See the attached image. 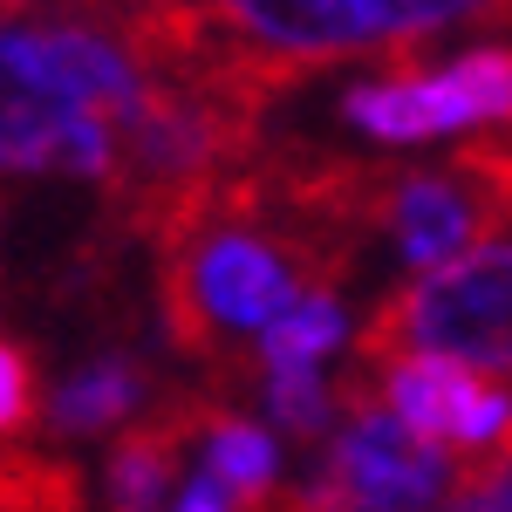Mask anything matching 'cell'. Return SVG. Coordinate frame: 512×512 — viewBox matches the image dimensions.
<instances>
[{"mask_svg":"<svg viewBox=\"0 0 512 512\" xmlns=\"http://www.w3.org/2000/svg\"><path fill=\"white\" fill-rule=\"evenodd\" d=\"M506 451H478V458H465L458 472H451V485H444V499H437L431 512H506Z\"/></svg>","mask_w":512,"mask_h":512,"instance_id":"cell-16","label":"cell"},{"mask_svg":"<svg viewBox=\"0 0 512 512\" xmlns=\"http://www.w3.org/2000/svg\"><path fill=\"white\" fill-rule=\"evenodd\" d=\"M103 7H171V0H76V14H103Z\"/></svg>","mask_w":512,"mask_h":512,"instance_id":"cell-18","label":"cell"},{"mask_svg":"<svg viewBox=\"0 0 512 512\" xmlns=\"http://www.w3.org/2000/svg\"><path fill=\"white\" fill-rule=\"evenodd\" d=\"M7 14H35V7H76V0H0Z\"/></svg>","mask_w":512,"mask_h":512,"instance_id":"cell-19","label":"cell"},{"mask_svg":"<svg viewBox=\"0 0 512 512\" xmlns=\"http://www.w3.org/2000/svg\"><path fill=\"white\" fill-rule=\"evenodd\" d=\"M198 403L205 396L171 390L144 417H123L117 424L123 437H117V451H110V465H103V499H110V512H164L171 485H178V465L192 458Z\"/></svg>","mask_w":512,"mask_h":512,"instance_id":"cell-9","label":"cell"},{"mask_svg":"<svg viewBox=\"0 0 512 512\" xmlns=\"http://www.w3.org/2000/svg\"><path fill=\"white\" fill-rule=\"evenodd\" d=\"M253 383L267 390V410H274L280 431L294 437L335 431V390L321 383V369H308V362H253Z\"/></svg>","mask_w":512,"mask_h":512,"instance_id":"cell-14","label":"cell"},{"mask_svg":"<svg viewBox=\"0 0 512 512\" xmlns=\"http://www.w3.org/2000/svg\"><path fill=\"white\" fill-rule=\"evenodd\" d=\"M144 396H151L144 362H130V355H96L89 369L69 376V390L55 396V424H62L69 437L117 431L123 417H137V410H144Z\"/></svg>","mask_w":512,"mask_h":512,"instance_id":"cell-11","label":"cell"},{"mask_svg":"<svg viewBox=\"0 0 512 512\" xmlns=\"http://www.w3.org/2000/svg\"><path fill=\"white\" fill-rule=\"evenodd\" d=\"M219 35L239 48V62L274 89H294L315 69L383 55L362 0H205Z\"/></svg>","mask_w":512,"mask_h":512,"instance_id":"cell-5","label":"cell"},{"mask_svg":"<svg viewBox=\"0 0 512 512\" xmlns=\"http://www.w3.org/2000/svg\"><path fill=\"white\" fill-rule=\"evenodd\" d=\"M192 451L205 458V472H212L239 499V512H260L280 492V451H274V437L260 431L253 417L226 410L219 396H205V403H198Z\"/></svg>","mask_w":512,"mask_h":512,"instance_id":"cell-10","label":"cell"},{"mask_svg":"<svg viewBox=\"0 0 512 512\" xmlns=\"http://www.w3.org/2000/svg\"><path fill=\"white\" fill-rule=\"evenodd\" d=\"M342 335H349V321H342L335 287H301V294L260 328L253 362H308V369H321V355L342 349Z\"/></svg>","mask_w":512,"mask_h":512,"instance_id":"cell-12","label":"cell"},{"mask_svg":"<svg viewBox=\"0 0 512 512\" xmlns=\"http://www.w3.org/2000/svg\"><path fill=\"white\" fill-rule=\"evenodd\" d=\"M110 164V123L76 110L0 28V171H89Z\"/></svg>","mask_w":512,"mask_h":512,"instance_id":"cell-7","label":"cell"},{"mask_svg":"<svg viewBox=\"0 0 512 512\" xmlns=\"http://www.w3.org/2000/svg\"><path fill=\"white\" fill-rule=\"evenodd\" d=\"M506 294H512L506 233L478 239L472 253H458L444 267H417L355 328V369H383L396 355H451V362L506 376V355H512Z\"/></svg>","mask_w":512,"mask_h":512,"instance_id":"cell-1","label":"cell"},{"mask_svg":"<svg viewBox=\"0 0 512 512\" xmlns=\"http://www.w3.org/2000/svg\"><path fill=\"white\" fill-rule=\"evenodd\" d=\"M41 417V383H35V362L14 335H0V444L21 431H35Z\"/></svg>","mask_w":512,"mask_h":512,"instance_id":"cell-15","label":"cell"},{"mask_svg":"<svg viewBox=\"0 0 512 512\" xmlns=\"http://www.w3.org/2000/svg\"><path fill=\"white\" fill-rule=\"evenodd\" d=\"M512 96V55L478 41L458 62L431 69L424 55H383V76L349 89V123L383 137V144H431V137H465L485 123H506Z\"/></svg>","mask_w":512,"mask_h":512,"instance_id":"cell-4","label":"cell"},{"mask_svg":"<svg viewBox=\"0 0 512 512\" xmlns=\"http://www.w3.org/2000/svg\"><path fill=\"white\" fill-rule=\"evenodd\" d=\"M14 48H21L76 110H89V117H103V123H117L123 110H130V96H137V55L123 48V35L103 14L14 28Z\"/></svg>","mask_w":512,"mask_h":512,"instance_id":"cell-8","label":"cell"},{"mask_svg":"<svg viewBox=\"0 0 512 512\" xmlns=\"http://www.w3.org/2000/svg\"><path fill=\"white\" fill-rule=\"evenodd\" d=\"M506 185V123H485V130H465L458 158L376 171V226H390L410 274L444 267L472 253L478 239L506 233Z\"/></svg>","mask_w":512,"mask_h":512,"instance_id":"cell-2","label":"cell"},{"mask_svg":"<svg viewBox=\"0 0 512 512\" xmlns=\"http://www.w3.org/2000/svg\"><path fill=\"white\" fill-rule=\"evenodd\" d=\"M335 417L342 431L315 465V485L294 492L308 512H431L451 485V451H437L376 396V383L355 369L335 383Z\"/></svg>","mask_w":512,"mask_h":512,"instance_id":"cell-3","label":"cell"},{"mask_svg":"<svg viewBox=\"0 0 512 512\" xmlns=\"http://www.w3.org/2000/svg\"><path fill=\"white\" fill-rule=\"evenodd\" d=\"M260 512H308V506H301L294 492H274V499H267V506H260Z\"/></svg>","mask_w":512,"mask_h":512,"instance_id":"cell-20","label":"cell"},{"mask_svg":"<svg viewBox=\"0 0 512 512\" xmlns=\"http://www.w3.org/2000/svg\"><path fill=\"white\" fill-rule=\"evenodd\" d=\"M369 28L383 41V55H424V41L465 21H499L506 0H362Z\"/></svg>","mask_w":512,"mask_h":512,"instance_id":"cell-13","label":"cell"},{"mask_svg":"<svg viewBox=\"0 0 512 512\" xmlns=\"http://www.w3.org/2000/svg\"><path fill=\"white\" fill-rule=\"evenodd\" d=\"M362 376L437 451H451V458L506 451V376L451 362V355H396V362L362 369Z\"/></svg>","mask_w":512,"mask_h":512,"instance_id":"cell-6","label":"cell"},{"mask_svg":"<svg viewBox=\"0 0 512 512\" xmlns=\"http://www.w3.org/2000/svg\"><path fill=\"white\" fill-rule=\"evenodd\" d=\"M164 506L171 512H239V499L212 472H192L185 485H178V499H164Z\"/></svg>","mask_w":512,"mask_h":512,"instance_id":"cell-17","label":"cell"}]
</instances>
